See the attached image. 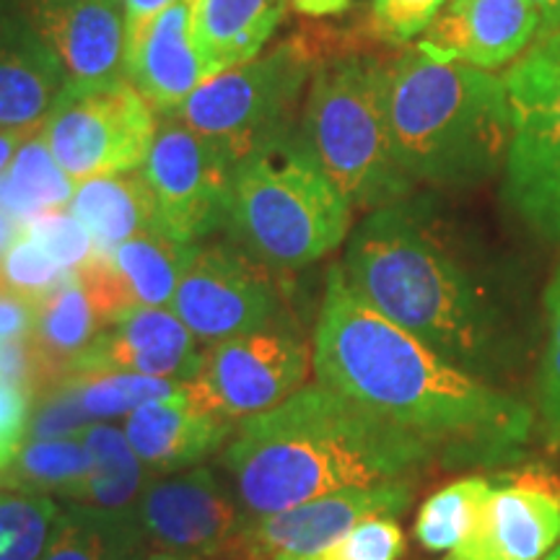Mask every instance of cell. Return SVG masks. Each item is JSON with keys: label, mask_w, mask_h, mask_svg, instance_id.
<instances>
[{"label": "cell", "mask_w": 560, "mask_h": 560, "mask_svg": "<svg viewBox=\"0 0 560 560\" xmlns=\"http://www.w3.org/2000/svg\"><path fill=\"white\" fill-rule=\"evenodd\" d=\"M312 355L319 384L454 457L499 462L532 436L527 405L376 312L350 289L342 265L327 272Z\"/></svg>", "instance_id": "6da1fadb"}, {"label": "cell", "mask_w": 560, "mask_h": 560, "mask_svg": "<svg viewBox=\"0 0 560 560\" xmlns=\"http://www.w3.org/2000/svg\"><path fill=\"white\" fill-rule=\"evenodd\" d=\"M145 535L136 509L81 506L60 514L42 560H140Z\"/></svg>", "instance_id": "cb8c5ba5"}, {"label": "cell", "mask_w": 560, "mask_h": 560, "mask_svg": "<svg viewBox=\"0 0 560 560\" xmlns=\"http://www.w3.org/2000/svg\"><path fill=\"white\" fill-rule=\"evenodd\" d=\"M195 249V244L174 242L161 231H143L112 252V262L128 280L138 306H172Z\"/></svg>", "instance_id": "83f0119b"}, {"label": "cell", "mask_w": 560, "mask_h": 560, "mask_svg": "<svg viewBox=\"0 0 560 560\" xmlns=\"http://www.w3.org/2000/svg\"><path fill=\"white\" fill-rule=\"evenodd\" d=\"M30 431V400L19 392L0 387V472L16 459Z\"/></svg>", "instance_id": "f35d334b"}, {"label": "cell", "mask_w": 560, "mask_h": 560, "mask_svg": "<svg viewBox=\"0 0 560 560\" xmlns=\"http://www.w3.org/2000/svg\"><path fill=\"white\" fill-rule=\"evenodd\" d=\"M37 130H0V174L9 170V164L13 161V156H16L21 143H24L30 136H34Z\"/></svg>", "instance_id": "7bdbcfd3"}, {"label": "cell", "mask_w": 560, "mask_h": 560, "mask_svg": "<svg viewBox=\"0 0 560 560\" xmlns=\"http://www.w3.org/2000/svg\"><path fill=\"white\" fill-rule=\"evenodd\" d=\"M132 509L145 542L174 556L200 560L240 532V511L206 467L149 482Z\"/></svg>", "instance_id": "5bb4252c"}, {"label": "cell", "mask_w": 560, "mask_h": 560, "mask_svg": "<svg viewBox=\"0 0 560 560\" xmlns=\"http://www.w3.org/2000/svg\"><path fill=\"white\" fill-rule=\"evenodd\" d=\"M21 234H24V226L0 210V257H3L5 252L13 247V242H16Z\"/></svg>", "instance_id": "bcb514c9"}, {"label": "cell", "mask_w": 560, "mask_h": 560, "mask_svg": "<svg viewBox=\"0 0 560 560\" xmlns=\"http://www.w3.org/2000/svg\"><path fill=\"white\" fill-rule=\"evenodd\" d=\"M433 454L423 439L314 382L242 420L226 467L244 506L270 516L346 488L402 480Z\"/></svg>", "instance_id": "7a4b0ae2"}, {"label": "cell", "mask_w": 560, "mask_h": 560, "mask_svg": "<svg viewBox=\"0 0 560 560\" xmlns=\"http://www.w3.org/2000/svg\"><path fill=\"white\" fill-rule=\"evenodd\" d=\"M70 278V272L60 268L58 262L32 242L30 236L21 234L13 247L0 257V289L16 293V296L42 304L52 291H58Z\"/></svg>", "instance_id": "d6a6232c"}, {"label": "cell", "mask_w": 560, "mask_h": 560, "mask_svg": "<svg viewBox=\"0 0 560 560\" xmlns=\"http://www.w3.org/2000/svg\"><path fill=\"white\" fill-rule=\"evenodd\" d=\"M348 285L441 359L488 382L501 363L503 327L488 291L423 215L376 208L350 234Z\"/></svg>", "instance_id": "3957f363"}, {"label": "cell", "mask_w": 560, "mask_h": 560, "mask_svg": "<svg viewBox=\"0 0 560 560\" xmlns=\"http://www.w3.org/2000/svg\"><path fill=\"white\" fill-rule=\"evenodd\" d=\"M450 0H374V30L387 42H410L423 34Z\"/></svg>", "instance_id": "74e56055"}, {"label": "cell", "mask_w": 560, "mask_h": 560, "mask_svg": "<svg viewBox=\"0 0 560 560\" xmlns=\"http://www.w3.org/2000/svg\"><path fill=\"white\" fill-rule=\"evenodd\" d=\"M389 128L410 182L467 187L506 164V81L465 62H439L412 47L387 68Z\"/></svg>", "instance_id": "277c9868"}, {"label": "cell", "mask_w": 560, "mask_h": 560, "mask_svg": "<svg viewBox=\"0 0 560 560\" xmlns=\"http://www.w3.org/2000/svg\"><path fill=\"white\" fill-rule=\"evenodd\" d=\"M156 112L128 75L112 81H68L39 136L73 182L140 170L156 138Z\"/></svg>", "instance_id": "9c48e42d"}, {"label": "cell", "mask_w": 560, "mask_h": 560, "mask_svg": "<svg viewBox=\"0 0 560 560\" xmlns=\"http://www.w3.org/2000/svg\"><path fill=\"white\" fill-rule=\"evenodd\" d=\"M172 3L174 0H125V55L136 50L153 19Z\"/></svg>", "instance_id": "60d3db41"}, {"label": "cell", "mask_w": 560, "mask_h": 560, "mask_svg": "<svg viewBox=\"0 0 560 560\" xmlns=\"http://www.w3.org/2000/svg\"><path fill=\"white\" fill-rule=\"evenodd\" d=\"M145 560H198V558H185V556H174V552H151V556H145Z\"/></svg>", "instance_id": "7dc6e473"}, {"label": "cell", "mask_w": 560, "mask_h": 560, "mask_svg": "<svg viewBox=\"0 0 560 560\" xmlns=\"http://www.w3.org/2000/svg\"><path fill=\"white\" fill-rule=\"evenodd\" d=\"M234 429L231 420L200 410L187 395L149 402L125 420V436L149 470L174 472L213 454Z\"/></svg>", "instance_id": "44dd1931"}, {"label": "cell", "mask_w": 560, "mask_h": 560, "mask_svg": "<svg viewBox=\"0 0 560 560\" xmlns=\"http://www.w3.org/2000/svg\"><path fill=\"white\" fill-rule=\"evenodd\" d=\"M412 501L405 480L382 482L371 488H346L319 495L299 506L260 516L249 524L247 535L268 552L270 560H306L338 545L350 529L376 516H400Z\"/></svg>", "instance_id": "4fadbf2b"}, {"label": "cell", "mask_w": 560, "mask_h": 560, "mask_svg": "<svg viewBox=\"0 0 560 560\" xmlns=\"http://www.w3.org/2000/svg\"><path fill=\"white\" fill-rule=\"evenodd\" d=\"M102 327L86 291L81 289L75 272H70L66 283L37 306V322L30 335L42 359L50 366L55 384L66 380L70 363L91 346Z\"/></svg>", "instance_id": "484cf974"}, {"label": "cell", "mask_w": 560, "mask_h": 560, "mask_svg": "<svg viewBox=\"0 0 560 560\" xmlns=\"http://www.w3.org/2000/svg\"><path fill=\"white\" fill-rule=\"evenodd\" d=\"M73 192V179L52 159L39 130L21 143L9 170L0 174V210L21 226L47 210L70 206Z\"/></svg>", "instance_id": "d4e9b609"}, {"label": "cell", "mask_w": 560, "mask_h": 560, "mask_svg": "<svg viewBox=\"0 0 560 560\" xmlns=\"http://www.w3.org/2000/svg\"><path fill=\"white\" fill-rule=\"evenodd\" d=\"M62 511L42 493L0 490V560H42Z\"/></svg>", "instance_id": "1f68e13d"}, {"label": "cell", "mask_w": 560, "mask_h": 560, "mask_svg": "<svg viewBox=\"0 0 560 560\" xmlns=\"http://www.w3.org/2000/svg\"><path fill=\"white\" fill-rule=\"evenodd\" d=\"M200 560H270V556L252 540L247 529H240L236 535H231L219 550H213L210 556Z\"/></svg>", "instance_id": "b9f144b4"}, {"label": "cell", "mask_w": 560, "mask_h": 560, "mask_svg": "<svg viewBox=\"0 0 560 560\" xmlns=\"http://www.w3.org/2000/svg\"><path fill=\"white\" fill-rule=\"evenodd\" d=\"M0 387L19 392L30 405L58 387L32 338L0 342Z\"/></svg>", "instance_id": "8d00e7d4"}, {"label": "cell", "mask_w": 560, "mask_h": 560, "mask_svg": "<svg viewBox=\"0 0 560 560\" xmlns=\"http://www.w3.org/2000/svg\"><path fill=\"white\" fill-rule=\"evenodd\" d=\"M91 454V472L68 501L94 509H130L145 490L149 467L132 452L125 431L112 425H91L81 436Z\"/></svg>", "instance_id": "4316f807"}, {"label": "cell", "mask_w": 560, "mask_h": 560, "mask_svg": "<svg viewBox=\"0 0 560 560\" xmlns=\"http://www.w3.org/2000/svg\"><path fill=\"white\" fill-rule=\"evenodd\" d=\"M24 234L37 242L66 272H75L96 252L86 226L66 210H47L24 226Z\"/></svg>", "instance_id": "836d02e7"}, {"label": "cell", "mask_w": 560, "mask_h": 560, "mask_svg": "<svg viewBox=\"0 0 560 560\" xmlns=\"http://www.w3.org/2000/svg\"><path fill=\"white\" fill-rule=\"evenodd\" d=\"M558 542V480L532 472L490 490L472 529L446 560H540Z\"/></svg>", "instance_id": "9a60e30c"}, {"label": "cell", "mask_w": 560, "mask_h": 560, "mask_svg": "<svg viewBox=\"0 0 560 560\" xmlns=\"http://www.w3.org/2000/svg\"><path fill=\"white\" fill-rule=\"evenodd\" d=\"M68 208L104 255L143 231H156V206L140 170L81 182Z\"/></svg>", "instance_id": "603a6c76"}, {"label": "cell", "mask_w": 560, "mask_h": 560, "mask_svg": "<svg viewBox=\"0 0 560 560\" xmlns=\"http://www.w3.org/2000/svg\"><path fill=\"white\" fill-rule=\"evenodd\" d=\"M68 81L19 0H0V130L42 128Z\"/></svg>", "instance_id": "d6986e66"}, {"label": "cell", "mask_w": 560, "mask_h": 560, "mask_svg": "<svg viewBox=\"0 0 560 560\" xmlns=\"http://www.w3.org/2000/svg\"><path fill=\"white\" fill-rule=\"evenodd\" d=\"M66 382L75 384L81 402L94 420L117 418L132 412L149 402L177 400L187 395V382L159 380V376L145 374H120V371H107V374H75ZM62 384V382H60Z\"/></svg>", "instance_id": "4dcf8cb0"}, {"label": "cell", "mask_w": 560, "mask_h": 560, "mask_svg": "<svg viewBox=\"0 0 560 560\" xmlns=\"http://www.w3.org/2000/svg\"><path fill=\"white\" fill-rule=\"evenodd\" d=\"M503 81L511 107L503 192L532 231L560 242V50L532 45Z\"/></svg>", "instance_id": "ba28073f"}, {"label": "cell", "mask_w": 560, "mask_h": 560, "mask_svg": "<svg viewBox=\"0 0 560 560\" xmlns=\"http://www.w3.org/2000/svg\"><path fill=\"white\" fill-rule=\"evenodd\" d=\"M206 81L260 55L285 13L283 0H187Z\"/></svg>", "instance_id": "7402d4cb"}, {"label": "cell", "mask_w": 560, "mask_h": 560, "mask_svg": "<svg viewBox=\"0 0 560 560\" xmlns=\"http://www.w3.org/2000/svg\"><path fill=\"white\" fill-rule=\"evenodd\" d=\"M540 30L532 0H450L416 47L439 62L495 70L527 52Z\"/></svg>", "instance_id": "e0dca14e"}, {"label": "cell", "mask_w": 560, "mask_h": 560, "mask_svg": "<svg viewBox=\"0 0 560 560\" xmlns=\"http://www.w3.org/2000/svg\"><path fill=\"white\" fill-rule=\"evenodd\" d=\"M34 410L30 416V436L37 441H52V439H68V436H83L86 429H91V418L86 408H83L79 389L75 384L62 382L58 387L42 395L34 400Z\"/></svg>", "instance_id": "d590c367"}, {"label": "cell", "mask_w": 560, "mask_h": 560, "mask_svg": "<svg viewBox=\"0 0 560 560\" xmlns=\"http://www.w3.org/2000/svg\"><path fill=\"white\" fill-rule=\"evenodd\" d=\"M350 0H293V5L306 16H332L348 9Z\"/></svg>", "instance_id": "ee69618b"}, {"label": "cell", "mask_w": 560, "mask_h": 560, "mask_svg": "<svg viewBox=\"0 0 560 560\" xmlns=\"http://www.w3.org/2000/svg\"><path fill=\"white\" fill-rule=\"evenodd\" d=\"M125 75L156 115L172 117L185 107L206 81V68L192 42L187 0H174L153 19L136 50L125 55Z\"/></svg>", "instance_id": "ffe728a7"}, {"label": "cell", "mask_w": 560, "mask_h": 560, "mask_svg": "<svg viewBox=\"0 0 560 560\" xmlns=\"http://www.w3.org/2000/svg\"><path fill=\"white\" fill-rule=\"evenodd\" d=\"M70 81L125 75V0H19Z\"/></svg>", "instance_id": "ac0fdd59"}, {"label": "cell", "mask_w": 560, "mask_h": 560, "mask_svg": "<svg viewBox=\"0 0 560 560\" xmlns=\"http://www.w3.org/2000/svg\"><path fill=\"white\" fill-rule=\"evenodd\" d=\"M312 366V350L299 335L268 327L215 342L187 389L200 410L234 423L289 400Z\"/></svg>", "instance_id": "8fae6325"}, {"label": "cell", "mask_w": 560, "mask_h": 560, "mask_svg": "<svg viewBox=\"0 0 560 560\" xmlns=\"http://www.w3.org/2000/svg\"><path fill=\"white\" fill-rule=\"evenodd\" d=\"M490 490H493V486L488 480L465 478L433 493L418 511V542L425 550L436 552H450L457 548L480 516V509L486 506Z\"/></svg>", "instance_id": "f546056e"}, {"label": "cell", "mask_w": 560, "mask_h": 560, "mask_svg": "<svg viewBox=\"0 0 560 560\" xmlns=\"http://www.w3.org/2000/svg\"><path fill=\"white\" fill-rule=\"evenodd\" d=\"M545 310H548V346L540 369V418L545 439L552 446H560V270L545 291Z\"/></svg>", "instance_id": "e575fe53"}, {"label": "cell", "mask_w": 560, "mask_h": 560, "mask_svg": "<svg viewBox=\"0 0 560 560\" xmlns=\"http://www.w3.org/2000/svg\"><path fill=\"white\" fill-rule=\"evenodd\" d=\"M236 159L221 143L195 132L182 117H164L140 166L156 206V231L195 244L226 226Z\"/></svg>", "instance_id": "30bf717a"}, {"label": "cell", "mask_w": 560, "mask_h": 560, "mask_svg": "<svg viewBox=\"0 0 560 560\" xmlns=\"http://www.w3.org/2000/svg\"><path fill=\"white\" fill-rule=\"evenodd\" d=\"M170 310L195 338L221 342L268 330L280 312V296L270 268L244 249L210 244L195 249Z\"/></svg>", "instance_id": "7c38bea8"}, {"label": "cell", "mask_w": 560, "mask_h": 560, "mask_svg": "<svg viewBox=\"0 0 560 560\" xmlns=\"http://www.w3.org/2000/svg\"><path fill=\"white\" fill-rule=\"evenodd\" d=\"M537 13L542 19L540 34H550L560 30V0H532Z\"/></svg>", "instance_id": "f6af8a7d"}, {"label": "cell", "mask_w": 560, "mask_h": 560, "mask_svg": "<svg viewBox=\"0 0 560 560\" xmlns=\"http://www.w3.org/2000/svg\"><path fill=\"white\" fill-rule=\"evenodd\" d=\"M91 472V454L79 439L26 441L16 459L0 472V488L24 493H58L68 499Z\"/></svg>", "instance_id": "f1b7e54d"}, {"label": "cell", "mask_w": 560, "mask_h": 560, "mask_svg": "<svg viewBox=\"0 0 560 560\" xmlns=\"http://www.w3.org/2000/svg\"><path fill=\"white\" fill-rule=\"evenodd\" d=\"M350 208L293 128L236 161L226 229L265 268L299 270L346 242Z\"/></svg>", "instance_id": "5b68a950"}, {"label": "cell", "mask_w": 560, "mask_h": 560, "mask_svg": "<svg viewBox=\"0 0 560 560\" xmlns=\"http://www.w3.org/2000/svg\"><path fill=\"white\" fill-rule=\"evenodd\" d=\"M387 83V66L376 60H322L301 112L306 145L355 208L400 202L412 185L392 143Z\"/></svg>", "instance_id": "8992f818"}, {"label": "cell", "mask_w": 560, "mask_h": 560, "mask_svg": "<svg viewBox=\"0 0 560 560\" xmlns=\"http://www.w3.org/2000/svg\"><path fill=\"white\" fill-rule=\"evenodd\" d=\"M34 322H37V304L0 289V342L30 338Z\"/></svg>", "instance_id": "ab89813d"}, {"label": "cell", "mask_w": 560, "mask_h": 560, "mask_svg": "<svg viewBox=\"0 0 560 560\" xmlns=\"http://www.w3.org/2000/svg\"><path fill=\"white\" fill-rule=\"evenodd\" d=\"M314 73L306 39L291 37L247 62L202 81L177 112L195 132L221 143L236 161L293 130Z\"/></svg>", "instance_id": "52a82bcc"}, {"label": "cell", "mask_w": 560, "mask_h": 560, "mask_svg": "<svg viewBox=\"0 0 560 560\" xmlns=\"http://www.w3.org/2000/svg\"><path fill=\"white\" fill-rule=\"evenodd\" d=\"M202 353L195 335L172 310L136 306L112 325L102 327L91 346L68 366L75 374H145L159 380L190 382L198 374ZM62 380V382H66Z\"/></svg>", "instance_id": "2e32d148"}, {"label": "cell", "mask_w": 560, "mask_h": 560, "mask_svg": "<svg viewBox=\"0 0 560 560\" xmlns=\"http://www.w3.org/2000/svg\"><path fill=\"white\" fill-rule=\"evenodd\" d=\"M540 560H560V542L556 545V548H552V550L548 552V556H542Z\"/></svg>", "instance_id": "c3c4849f"}]
</instances>
